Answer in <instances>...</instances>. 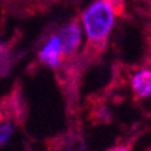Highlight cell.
<instances>
[{"label": "cell", "instance_id": "6da1fadb", "mask_svg": "<svg viewBox=\"0 0 151 151\" xmlns=\"http://www.w3.org/2000/svg\"><path fill=\"white\" fill-rule=\"evenodd\" d=\"M115 11L107 0H97L83 12L82 23L88 42L86 53L100 55L104 50L110 30L115 24Z\"/></svg>", "mask_w": 151, "mask_h": 151}, {"label": "cell", "instance_id": "7a4b0ae2", "mask_svg": "<svg viewBox=\"0 0 151 151\" xmlns=\"http://www.w3.org/2000/svg\"><path fill=\"white\" fill-rule=\"evenodd\" d=\"M59 44H60V52H62V59H71L82 44V27L77 20L70 21L67 26H64L59 33Z\"/></svg>", "mask_w": 151, "mask_h": 151}, {"label": "cell", "instance_id": "3957f363", "mask_svg": "<svg viewBox=\"0 0 151 151\" xmlns=\"http://www.w3.org/2000/svg\"><path fill=\"white\" fill-rule=\"evenodd\" d=\"M41 64L50 67V68H58L62 64V52H60V44L58 35H53L50 40L45 42V45L41 48L40 55H38Z\"/></svg>", "mask_w": 151, "mask_h": 151}, {"label": "cell", "instance_id": "277c9868", "mask_svg": "<svg viewBox=\"0 0 151 151\" xmlns=\"http://www.w3.org/2000/svg\"><path fill=\"white\" fill-rule=\"evenodd\" d=\"M132 89L137 100L151 97V68H141L132 76Z\"/></svg>", "mask_w": 151, "mask_h": 151}, {"label": "cell", "instance_id": "5b68a950", "mask_svg": "<svg viewBox=\"0 0 151 151\" xmlns=\"http://www.w3.org/2000/svg\"><path fill=\"white\" fill-rule=\"evenodd\" d=\"M12 133H14V124L11 121L6 119L3 122H0V147H3L9 141Z\"/></svg>", "mask_w": 151, "mask_h": 151}, {"label": "cell", "instance_id": "8992f818", "mask_svg": "<svg viewBox=\"0 0 151 151\" xmlns=\"http://www.w3.org/2000/svg\"><path fill=\"white\" fill-rule=\"evenodd\" d=\"M107 2L112 5V8H113L116 15H121L124 12V0H107Z\"/></svg>", "mask_w": 151, "mask_h": 151}, {"label": "cell", "instance_id": "52a82bcc", "mask_svg": "<svg viewBox=\"0 0 151 151\" xmlns=\"http://www.w3.org/2000/svg\"><path fill=\"white\" fill-rule=\"evenodd\" d=\"M9 55V47L6 44H0V62H3Z\"/></svg>", "mask_w": 151, "mask_h": 151}, {"label": "cell", "instance_id": "ba28073f", "mask_svg": "<svg viewBox=\"0 0 151 151\" xmlns=\"http://www.w3.org/2000/svg\"><path fill=\"white\" fill-rule=\"evenodd\" d=\"M107 151H130V147L129 145H116V147H113Z\"/></svg>", "mask_w": 151, "mask_h": 151}, {"label": "cell", "instance_id": "9c48e42d", "mask_svg": "<svg viewBox=\"0 0 151 151\" xmlns=\"http://www.w3.org/2000/svg\"><path fill=\"white\" fill-rule=\"evenodd\" d=\"M6 118H8V115H6V110H5V107H3V104H2V106H0V122L6 121Z\"/></svg>", "mask_w": 151, "mask_h": 151}, {"label": "cell", "instance_id": "30bf717a", "mask_svg": "<svg viewBox=\"0 0 151 151\" xmlns=\"http://www.w3.org/2000/svg\"><path fill=\"white\" fill-rule=\"evenodd\" d=\"M148 36H150V47H151V30H150V35Z\"/></svg>", "mask_w": 151, "mask_h": 151}]
</instances>
